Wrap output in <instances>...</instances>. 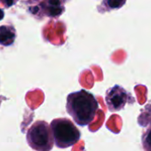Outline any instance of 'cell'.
Masks as SVG:
<instances>
[{
    "instance_id": "4",
    "label": "cell",
    "mask_w": 151,
    "mask_h": 151,
    "mask_svg": "<svg viewBox=\"0 0 151 151\" xmlns=\"http://www.w3.org/2000/svg\"><path fill=\"white\" fill-rule=\"evenodd\" d=\"M105 101L109 110L112 112L123 110L126 104L135 102L133 96L119 85H115L107 90Z\"/></svg>"
},
{
    "instance_id": "5",
    "label": "cell",
    "mask_w": 151,
    "mask_h": 151,
    "mask_svg": "<svg viewBox=\"0 0 151 151\" xmlns=\"http://www.w3.org/2000/svg\"><path fill=\"white\" fill-rule=\"evenodd\" d=\"M138 124L142 128V142L144 151H151V101L141 111Z\"/></svg>"
},
{
    "instance_id": "3",
    "label": "cell",
    "mask_w": 151,
    "mask_h": 151,
    "mask_svg": "<svg viewBox=\"0 0 151 151\" xmlns=\"http://www.w3.org/2000/svg\"><path fill=\"white\" fill-rule=\"evenodd\" d=\"M27 142L34 150H52L53 138L50 126L45 121L35 122L27 133Z\"/></svg>"
},
{
    "instance_id": "7",
    "label": "cell",
    "mask_w": 151,
    "mask_h": 151,
    "mask_svg": "<svg viewBox=\"0 0 151 151\" xmlns=\"http://www.w3.org/2000/svg\"><path fill=\"white\" fill-rule=\"evenodd\" d=\"M4 11L0 9V20H1V19H3V18H4Z\"/></svg>"
},
{
    "instance_id": "1",
    "label": "cell",
    "mask_w": 151,
    "mask_h": 151,
    "mask_svg": "<svg viewBox=\"0 0 151 151\" xmlns=\"http://www.w3.org/2000/svg\"><path fill=\"white\" fill-rule=\"evenodd\" d=\"M66 109L77 125L85 127L95 118L99 104L93 94L82 89L68 96Z\"/></svg>"
},
{
    "instance_id": "2",
    "label": "cell",
    "mask_w": 151,
    "mask_h": 151,
    "mask_svg": "<svg viewBox=\"0 0 151 151\" xmlns=\"http://www.w3.org/2000/svg\"><path fill=\"white\" fill-rule=\"evenodd\" d=\"M53 142L60 149L75 145L80 139V132L68 119H55L51 123Z\"/></svg>"
},
{
    "instance_id": "6",
    "label": "cell",
    "mask_w": 151,
    "mask_h": 151,
    "mask_svg": "<svg viewBox=\"0 0 151 151\" xmlns=\"http://www.w3.org/2000/svg\"><path fill=\"white\" fill-rule=\"evenodd\" d=\"M16 37V31L13 27L4 25L0 27V44L3 46L12 45Z\"/></svg>"
}]
</instances>
